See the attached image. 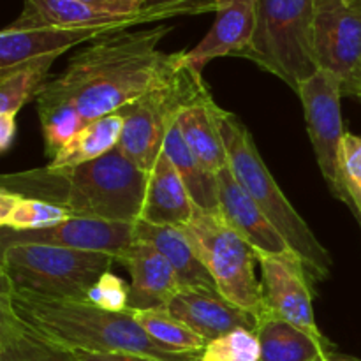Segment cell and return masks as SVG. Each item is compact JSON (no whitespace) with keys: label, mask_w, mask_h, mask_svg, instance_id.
I'll list each match as a JSON object with an SVG mask.
<instances>
[{"label":"cell","mask_w":361,"mask_h":361,"mask_svg":"<svg viewBox=\"0 0 361 361\" xmlns=\"http://www.w3.org/2000/svg\"><path fill=\"white\" fill-rule=\"evenodd\" d=\"M97 13L115 14V16H130V14H140L143 11L150 9L154 6H148L145 0H76Z\"/></svg>","instance_id":"obj_32"},{"label":"cell","mask_w":361,"mask_h":361,"mask_svg":"<svg viewBox=\"0 0 361 361\" xmlns=\"http://www.w3.org/2000/svg\"><path fill=\"white\" fill-rule=\"evenodd\" d=\"M257 264L268 312L300 328L319 344L335 348L334 342L317 326L312 281L302 259L296 254L257 256Z\"/></svg>","instance_id":"obj_11"},{"label":"cell","mask_w":361,"mask_h":361,"mask_svg":"<svg viewBox=\"0 0 361 361\" xmlns=\"http://www.w3.org/2000/svg\"><path fill=\"white\" fill-rule=\"evenodd\" d=\"M16 140V116L0 115V150L2 154L11 150Z\"/></svg>","instance_id":"obj_34"},{"label":"cell","mask_w":361,"mask_h":361,"mask_svg":"<svg viewBox=\"0 0 361 361\" xmlns=\"http://www.w3.org/2000/svg\"><path fill=\"white\" fill-rule=\"evenodd\" d=\"M182 229L210 271L219 293L259 321L267 314V305L263 286L254 270L256 250L226 224L221 214L197 210L192 221Z\"/></svg>","instance_id":"obj_8"},{"label":"cell","mask_w":361,"mask_h":361,"mask_svg":"<svg viewBox=\"0 0 361 361\" xmlns=\"http://www.w3.org/2000/svg\"><path fill=\"white\" fill-rule=\"evenodd\" d=\"M321 361H361V358H356V356H351V355H344V353H341L337 349L335 353H331L330 358L321 360Z\"/></svg>","instance_id":"obj_36"},{"label":"cell","mask_w":361,"mask_h":361,"mask_svg":"<svg viewBox=\"0 0 361 361\" xmlns=\"http://www.w3.org/2000/svg\"><path fill=\"white\" fill-rule=\"evenodd\" d=\"M256 334L261 345L259 361H321L337 351L268 310L257 323Z\"/></svg>","instance_id":"obj_22"},{"label":"cell","mask_w":361,"mask_h":361,"mask_svg":"<svg viewBox=\"0 0 361 361\" xmlns=\"http://www.w3.org/2000/svg\"><path fill=\"white\" fill-rule=\"evenodd\" d=\"M76 361H159L148 356L130 355V353H88L73 351Z\"/></svg>","instance_id":"obj_33"},{"label":"cell","mask_w":361,"mask_h":361,"mask_svg":"<svg viewBox=\"0 0 361 361\" xmlns=\"http://www.w3.org/2000/svg\"><path fill=\"white\" fill-rule=\"evenodd\" d=\"M120 263L130 275L129 310L166 309L182 289L178 277L164 256L150 243L136 240Z\"/></svg>","instance_id":"obj_18"},{"label":"cell","mask_w":361,"mask_h":361,"mask_svg":"<svg viewBox=\"0 0 361 361\" xmlns=\"http://www.w3.org/2000/svg\"><path fill=\"white\" fill-rule=\"evenodd\" d=\"M14 243H39V245L63 247L83 252L108 254L116 263L136 243V222L102 221V219L71 217L62 224L37 231H0V249Z\"/></svg>","instance_id":"obj_13"},{"label":"cell","mask_w":361,"mask_h":361,"mask_svg":"<svg viewBox=\"0 0 361 361\" xmlns=\"http://www.w3.org/2000/svg\"><path fill=\"white\" fill-rule=\"evenodd\" d=\"M219 214L226 224L245 240L257 256H284L295 254L279 229L268 221L256 201L235 178L231 168L217 173Z\"/></svg>","instance_id":"obj_14"},{"label":"cell","mask_w":361,"mask_h":361,"mask_svg":"<svg viewBox=\"0 0 361 361\" xmlns=\"http://www.w3.org/2000/svg\"><path fill=\"white\" fill-rule=\"evenodd\" d=\"M63 208L48 201L25 197L0 187V228L9 231H37L69 221Z\"/></svg>","instance_id":"obj_26"},{"label":"cell","mask_w":361,"mask_h":361,"mask_svg":"<svg viewBox=\"0 0 361 361\" xmlns=\"http://www.w3.org/2000/svg\"><path fill=\"white\" fill-rule=\"evenodd\" d=\"M164 154L178 171L183 185L189 190L194 204L204 214H219V185L217 175L208 171L187 147L178 122L171 127L164 140Z\"/></svg>","instance_id":"obj_24"},{"label":"cell","mask_w":361,"mask_h":361,"mask_svg":"<svg viewBox=\"0 0 361 361\" xmlns=\"http://www.w3.org/2000/svg\"><path fill=\"white\" fill-rule=\"evenodd\" d=\"M259 337L254 330L238 328L214 338L200 353L197 361H259Z\"/></svg>","instance_id":"obj_30"},{"label":"cell","mask_w":361,"mask_h":361,"mask_svg":"<svg viewBox=\"0 0 361 361\" xmlns=\"http://www.w3.org/2000/svg\"><path fill=\"white\" fill-rule=\"evenodd\" d=\"M130 286L118 275L106 271L88 291L87 302L108 312L123 314L129 310Z\"/></svg>","instance_id":"obj_31"},{"label":"cell","mask_w":361,"mask_h":361,"mask_svg":"<svg viewBox=\"0 0 361 361\" xmlns=\"http://www.w3.org/2000/svg\"><path fill=\"white\" fill-rule=\"evenodd\" d=\"M349 2H351L355 7H358V9H361V0H349Z\"/></svg>","instance_id":"obj_37"},{"label":"cell","mask_w":361,"mask_h":361,"mask_svg":"<svg viewBox=\"0 0 361 361\" xmlns=\"http://www.w3.org/2000/svg\"><path fill=\"white\" fill-rule=\"evenodd\" d=\"M145 334L157 345L171 353L200 355L208 342L173 316L168 309H148L129 312Z\"/></svg>","instance_id":"obj_27"},{"label":"cell","mask_w":361,"mask_h":361,"mask_svg":"<svg viewBox=\"0 0 361 361\" xmlns=\"http://www.w3.org/2000/svg\"><path fill=\"white\" fill-rule=\"evenodd\" d=\"M14 317L48 341L88 353H130L159 361H197L200 355L171 353L155 344L129 312L102 310L80 300H49L0 289Z\"/></svg>","instance_id":"obj_3"},{"label":"cell","mask_w":361,"mask_h":361,"mask_svg":"<svg viewBox=\"0 0 361 361\" xmlns=\"http://www.w3.org/2000/svg\"><path fill=\"white\" fill-rule=\"evenodd\" d=\"M221 109V106L214 101L212 92H208L200 101L187 106L178 118V127L187 147L214 175L229 166L228 150L219 123Z\"/></svg>","instance_id":"obj_20"},{"label":"cell","mask_w":361,"mask_h":361,"mask_svg":"<svg viewBox=\"0 0 361 361\" xmlns=\"http://www.w3.org/2000/svg\"><path fill=\"white\" fill-rule=\"evenodd\" d=\"M314 44L319 69L337 78L344 97L361 101V9L349 0H316Z\"/></svg>","instance_id":"obj_9"},{"label":"cell","mask_w":361,"mask_h":361,"mask_svg":"<svg viewBox=\"0 0 361 361\" xmlns=\"http://www.w3.org/2000/svg\"><path fill=\"white\" fill-rule=\"evenodd\" d=\"M116 28H32L13 30L6 27L0 32V71L13 69L21 63L46 56L59 59L62 53L74 46L92 42Z\"/></svg>","instance_id":"obj_17"},{"label":"cell","mask_w":361,"mask_h":361,"mask_svg":"<svg viewBox=\"0 0 361 361\" xmlns=\"http://www.w3.org/2000/svg\"><path fill=\"white\" fill-rule=\"evenodd\" d=\"M55 60V56H46L0 71V115L16 116L32 97H37Z\"/></svg>","instance_id":"obj_28"},{"label":"cell","mask_w":361,"mask_h":361,"mask_svg":"<svg viewBox=\"0 0 361 361\" xmlns=\"http://www.w3.org/2000/svg\"><path fill=\"white\" fill-rule=\"evenodd\" d=\"M148 6H168V4H183V6H196L201 7L207 13L217 11L221 0H145Z\"/></svg>","instance_id":"obj_35"},{"label":"cell","mask_w":361,"mask_h":361,"mask_svg":"<svg viewBox=\"0 0 361 361\" xmlns=\"http://www.w3.org/2000/svg\"><path fill=\"white\" fill-rule=\"evenodd\" d=\"M0 348L16 361H76L73 351L42 337L0 302Z\"/></svg>","instance_id":"obj_25"},{"label":"cell","mask_w":361,"mask_h":361,"mask_svg":"<svg viewBox=\"0 0 361 361\" xmlns=\"http://www.w3.org/2000/svg\"><path fill=\"white\" fill-rule=\"evenodd\" d=\"M210 92L203 74L183 63L168 81L152 88L122 109L123 123L118 150L143 171L150 173L161 157L164 140L187 106Z\"/></svg>","instance_id":"obj_7"},{"label":"cell","mask_w":361,"mask_h":361,"mask_svg":"<svg viewBox=\"0 0 361 361\" xmlns=\"http://www.w3.org/2000/svg\"><path fill=\"white\" fill-rule=\"evenodd\" d=\"M303 104L310 143L321 175L335 200L344 203V192L338 178L341 147L345 133L342 120V88L337 78L326 71H319L305 81L298 90Z\"/></svg>","instance_id":"obj_10"},{"label":"cell","mask_w":361,"mask_h":361,"mask_svg":"<svg viewBox=\"0 0 361 361\" xmlns=\"http://www.w3.org/2000/svg\"><path fill=\"white\" fill-rule=\"evenodd\" d=\"M338 178L344 203L351 208L361 228V134L345 133L341 147Z\"/></svg>","instance_id":"obj_29"},{"label":"cell","mask_w":361,"mask_h":361,"mask_svg":"<svg viewBox=\"0 0 361 361\" xmlns=\"http://www.w3.org/2000/svg\"><path fill=\"white\" fill-rule=\"evenodd\" d=\"M115 257L39 243L0 249V289L49 300L87 302L92 286L109 271Z\"/></svg>","instance_id":"obj_5"},{"label":"cell","mask_w":361,"mask_h":361,"mask_svg":"<svg viewBox=\"0 0 361 361\" xmlns=\"http://www.w3.org/2000/svg\"><path fill=\"white\" fill-rule=\"evenodd\" d=\"M123 123H126V118L122 111L111 113V115L87 123L60 148L59 154L49 161L48 166L56 169L74 168V166L104 157L106 154L118 147Z\"/></svg>","instance_id":"obj_23"},{"label":"cell","mask_w":361,"mask_h":361,"mask_svg":"<svg viewBox=\"0 0 361 361\" xmlns=\"http://www.w3.org/2000/svg\"><path fill=\"white\" fill-rule=\"evenodd\" d=\"M197 208L183 185L178 171L162 150L154 169L148 173L147 192L140 221L154 226L183 228L196 215Z\"/></svg>","instance_id":"obj_19"},{"label":"cell","mask_w":361,"mask_h":361,"mask_svg":"<svg viewBox=\"0 0 361 361\" xmlns=\"http://www.w3.org/2000/svg\"><path fill=\"white\" fill-rule=\"evenodd\" d=\"M316 0H259L252 41L242 59L284 81L298 94L319 73L314 44Z\"/></svg>","instance_id":"obj_6"},{"label":"cell","mask_w":361,"mask_h":361,"mask_svg":"<svg viewBox=\"0 0 361 361\" xmlns=\"http://www.w3.org/2000/svg\"><path fill=\"white\" fill-rule=\"evenodd\" d=\"M171 30L169 25H155L102 35L46 81L35 102L49 161L87 123L122 111L185 63L187 51L159 49Z\"/></svg>","instance_id":"obj_1"},{"label":"cell","mask_w":361,"mask_h":361,"mask_svg":"<svg viewBox=\"0 0 361 361\" xmlns=\"http://www.w3.org/2000/svg\"><path fill=\"white\" fill-rule=\"evenodd\" d=\"M166 309L207 342L238 328L256 331L259 323L254 314L236 307L221 293L204 289L182 288Z\"/></svg>","instance_id":"obj_16"},{"label":"cell","mask_w":361,"mask_h":361,"mask_svg":"<svg viewBox=\"0 0 361 361\" xmlns=\"http://www.w3.org/2000/svg\"><path fill=\"white\" fill-rule=\"evenodd\" d=\"M147 183L148 173L118 148L74 168L44 166L0 176L2 189L48 201L71 217L123 222L140 221Z\"/></svg>","instance_id":"obj_2"},{"label":"cell","mask_w":361,"mask_h":361,"mask_svg":"<svg viewBox=\"0 0 361 361\" xmlns=\"http://www.w3.org/2000/svg\"><path fill=\"white\" fill-rule=\"evenodd\" d=\"M219 123L235 178L284 236L293 252L302 259L312 284L326 281L334 267L330 250L317 240L305 219L282 192L277 180L261 159L249 127L240 116L224 108L219 115Z\"/></svg>","instance_id":"obj_4"},{"label":"cell","mask_w":361,"mask_h":361,"mask_svg":"<svg viewBox=\"0 0 361 361\" xmlns=\"http://www.w3.org/2000/svg\"><path fill=\"white\" fill-rule=\"evenodd\" d=\"M201 7L168 4L154 6L140 14L115 16V14L97 13L76 0H23L21 14L9 25L13 30H32V28H97L108 27L116 30L152 23V21L169 20L176 16L204 14Z\"/></svg>","instance_id":"obj_12"},{"label":"cell","mask_w":361,"mask_h":361,"mask_svg":"<svg viewBox=\"0 0 361 361\" xmlns=\"http://www.w3.org/2000/svg\"><path fill=\"white\" fill-rule=\"evenodd\" d=\"M136 240L150 243L168 259L178 277L182 288L204 289V291H217L215 281L210 271L197 256L196 249L187 238L182 228L173 226H154L147 222H136Z\"/></svg>","instance_id":"obj_21"},{"label":"cell","mask_w":361,"mask_h":361,"mask_svg":"<svg viewBox=\"0 0 361 361\" xmlns=\"http://www.w3.org/2000/svg\"><path fill=\"white\" fill-rule=\"evenodd\" d=\"M259 0H221L208 34L185 53L187 63L203 74L208 62L221 56H243L252 41Z\"/></svg>","instance_id":"obj_15"}]
</instances>
